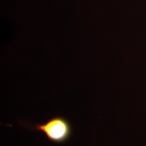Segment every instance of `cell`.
Segmentation results:
<instances>
[{"label":"cell","instance_id":"6da1fadb","mask_svg":"<svg viewBox=\"0 0 146 146\" xmlns=\"http://www.w3.org/2000/svg\"><path fill=\"white\" fill-rule=\"evenodd\" d=\"M35 129L44 133L50 141L56 143L66 142L72 134L70 123L61 116L54 117L43 124H37Z\"/></svg>","mask_w":146,"mask_h":146}]
</instances>
